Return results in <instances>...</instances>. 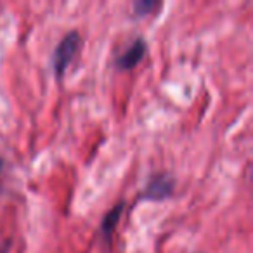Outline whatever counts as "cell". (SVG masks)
<instances>
[{"label": "cell", "mask_w": 253, "mask_h": 253, "mask_svg": "<svg viewBox=\"0 0 253 253\" xmlns=\"http://www.w3.org/2000/svg\"><path fill=\"white\" fill-rule=\"evenodd\" d=\"M2 167H4V162H2V158H0V173H2Z\"/></svg>", "instance_id": "52a82bcc"}, {"label": "cell", "mask_w": 253, "mask_h": 253, "mask_svg": "<svg viewBox=\"0 0 253 253\" xmlns=\"http://www.w3.org/2000/svg\"><path fill=\"white\" fill-rule=\"evenodd\" d=\"M173 180L169 175H158L148 184L144 191L146 200H165L172 194Z\"/></svg>", "instance_id": "7a4b0ae2"}, {"label": "cell", "mask_w": 253, "mask_h": 253, "mask_svg": "<svg viewBox=\"0 0 253 253\" xmlns=\"http://www.w3.org/2000/svg\"><path fill=\"white\" fill-rule=\"evenodd\" d=\"M156 7H158V4H156V2H153V0H139V2H135V4H134V11H135V14H137V16L151 14Z\"/></svg>", "instance_id": "5b68a950"}, {"label": "cell", "mask_w": 253, "mask_h": 253, "mask_svg": "<svg viewBox=\"0 0 253 253\" xmlns=\"http://www.w3.org/2000/svg\"><path fill=\"white\" fill-rule=\"evenodd\" d=\"M144 54H146V42L142 39H137L128 49L125 50V52L122 54V56L118 57L116 66L122 68V70H130V68H134L135 64L141 63Z\"/></svg>", "instance_id": "3957f363"}, {"label": "cell", "mask_w": 253, "mask_h": 253, "mask_svg": "<svg viewBox=\"0 0 253 253\" xmlns=\"http://www.w3.org/2000/svg\"><path fill=\"white\" fill-rule=\"evenodd\" d=\"M78 47H80V35H78L77 32L68 33V35L57 43V47L54 49V54H52V66H54V71H56L57 78L63 77L68 64L73 61Z\"/></svg>", "instance_id": "6da1fadb"}, {"label": "cell", "mask_w": 253, "mask_h": 253, "mask_svg": "<svg viewBox=\"0 0 253 253\" xmlns=\"http://www.w3.org/2000/svg\"><path fill=\"white\" fill-rule=\"evenodd\" d=\"M122 211H123V203H118L116 207H113L111 210L104 215V218H102V222H101V229H102V234H104L106 238H109L111 232L115 231L116 224H118L120 217H122Z\"/></svg>", "instance_id": "277c9868"}, {"label": "cell", "mask_w": 253, "mask_h": 253, "mask_svg": "<svg viewBox=\"0 0 253 253\" xmlns=\"http://www.w3.org/2000/svg\"><path fill=\"white\" fill-rule=\"evenodd\" d=\"M7 248H9V243H7V245H0V253H7Z\"/></svg>", "instance_id": "8992f818"}]
</instances>
